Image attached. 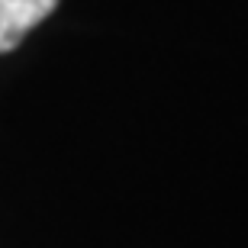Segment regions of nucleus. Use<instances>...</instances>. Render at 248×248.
Returning <instances> with one entry per match:
<instances>
[{
  "instance_id": "f257e3e1",
  "label": "nucleus",
  "mask_w": 248,
  "mask_h": 248,
  "mask_svg": "<svg viewBox=\"0 0 248 248\" xmlns=\"http://www.w3.org/2000/svg\"><path fill=\"white\" fill-rule=\"evenodd\" d=\"M55 7L58 0H0V55L13 52Z\"/></svg>"
}]
</instances>
